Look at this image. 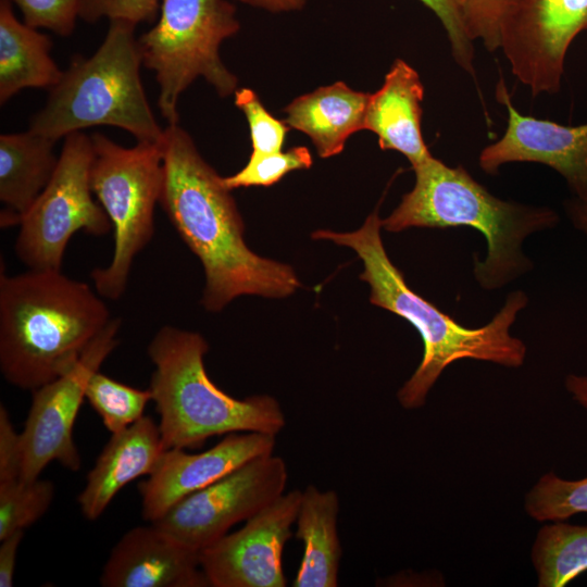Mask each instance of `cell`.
I'll return each mask as SVG.
<instances>
[{
	"instance_id": "cell-25",
	"label": "cell",
	"mask_w": 587,
	"mask_h": 587,
	"mask_svg": "<svg viewBox=\"0 0 587 587\" xmlns=\"http://www.w3.org/2000/svg\"><path fill=\"white\" fill-rule=\"evenodd\" d=\"M525 510L538 522L565 521L587 513V477L569 480L553 472L542 475L526 494Z\"/></svg>"
},
{
	"instance_id": "cell-14",
	"label": "cell",
	"mask_w": 587,
	"mask_h": 587,
	"mask_svg": "<svg viewBox=\"0 0 587 587\" xmlns=\"http://www.w3.org/2000/svg\"><path fill=\"white\" fill-rule=\"evenodd\" d=\"M496 97L507 108L508 124L502 137L480 151L483 172L495 175L508 163H540L558 172L574 197L587 202V123L570 126L523 115L502 82Z\"/></svg>"
},
{
	"instance_id": "cell-15",
	"label": "cell",
	"mask_w": 587,
	"mask_h": 587,
	"mask_svg": "<svg viewBox=\"0 0 587 587\" xmlns=\"http://www.w3.org/2000/svg\"><path fill=\"white\" fill-rule=\"evenodd\" d=\"M275 446L276 436L246 432L225 435L199 453L183 448L165 450L153 472L138 485L142 517L155 522L179 500L248 461L273 453Z\"/></svg>"
},
{
	"instance_id": "cell-10",
	"label": "cell",
	"mask_w": 587,
	"mask_h": 587,
	"mask_svg": "<svg viewBox=\"0 0 587 587\" xmlns=\"http://www.w3.org/2000/svg\"><path fill=\"white\" fill-rule=\"evenodd\" d=\"M287 480L283 458L261 455L179 500L153 524L199 552L280 497Z\"/></svg>"
},
{
	"instance_id": "cell-12",
	"label": "cell",
	"mask_w": 587,
	"mask_h": 587,
	"mask_svg": "<svg viewBox=\"0 0 587 587\" xmlns=\"http://www.w3.org/2000/svg\"><path fill=\"white\" fill-rule=\"evenodd\" d=\"M587 30V0H520L501 28L512 74L533 97L561 89L567 50Z\"/></svg>"
},
{
	"instance_id": "cell-18",
	"label": "cell",
	"mask_w": 587,
	"mask_h": 587,
	"mask_svg": "<svg viewBox=\"0 0 587 587\" xmlns=\"http://www.w3.org/2000/svg\"><path fill=\"white\" fill-rule=\"evenodd\" d=\"M423 99L424 85L416 70L396 59L382 87L370 95L364 115V129L377 136L379 148L400 152L412 167L433 155L421 129Z\"/></svg>"
},
{
	"instance_id": "cell-21",
	"label": "cell",
	"mask_w": 587,
	"mask_h": 587,
	"mask_svg": "<svg viewBox=\"0 0 587 587\" xmlns=\"http://www.w3.org/2000/svg\"><path fill=\"white\" fill-rule=\"evenodd\" d=\"M339 498L334 490L308 485L301 494L296 537L303 545L294 587H337L341 546L338 536Z\"/></svg>"
},
{
	"instance_id": "cell-36",
	"label": "cell",
	"mask_w": 587,
	"mask_h": 587,
	"mask_svg": "<svg viewBox=\"0 0 587 587\" xmlns=\"http://www.w3.org/2000/svg\"><path fill=\"white\" fill-rule=\"evenodd\" d=\"M564 208L573 226L587 236V202L573 197L564 202Z\"/></svg>"
},
{
	"instance_id": "cell-31",
	"label": "cell",
	"mask_w": 587,
	"mask_h": 587,
	"mask_svg": "<svg viewBox=\"0 0 587 587\" xmlns=\"http://www.w3.org/2000/svg\"><path fill=\"white\" fill-rule=\"evenodd\" d=\"M420 1L437 16L444 26L455 63L474 77V45L466 34L458 0Z\"/></svg>"
},
{
	"instance_id": "cell-19",
	"label": "cell",
	"mask_w": 587,
	"mask_h": 587,
	"mask_svg": "<svg viewBox=\"0 0 587 587\" xmlns=\"http://www.w3.org/2000/svg\"><path fill=\"white\" fill-rule=\"evenodd\" d=\"M370 95L336 82L295 98L284 108V121L305 134L321 158H330L344 150L352 134L364 129Z\"/></svg>"
},
{
	"instance_id": "cell-7",
	"label": "cell",
	"mask_w": 587,
	"mask_h": 587,
	"mask_svg": "<svg viewBox=\"0 0 587 587\" xmlns=\"http://www.w3.org/2000/svg\"><path fill=\"white\" fill-rule=\"evenodd\" d=\"M160 18L138 38L142 65L155 74L158 107L167 125L178 124L180 95L198 77L222 98L238 89L220 57L222 42L237 34L236 8L227 0H162Z\"/></svg>"
},
{
	"instance_id": "cell-11",
	"label": "cell",
	"mask_w": 587,
	"mask_h": 587,
	"mask_svg": "<svg viewBox=\"0 0 587 587\" xmlns=\"http://www.w3.org/2000/svg\"><path fill=\"white\" fill-rule=\"evenodd\" d=\"M120 326L121 320L112 319L70 371L32 391V403L20 434L22 482L39 478L53 461L73 472L80 469L74 424L90 377L118 345Z\"/></svg>"
},
{
	"instance_id": "cell-26",
	"label": "cell",
	"mask_w": 587,
	"mask_h": 587,
	"mask_svg": "<svg viewBox=\"0 0 587 587\" xmlns=\"http://www.w3.org/2000/svg\"><path fill=\"white\" fill-rule=\"evenodd\" d=\"M53 497L54 485L50 480L0 482V540L37 522L48 511Z\"/></svg>"
},
{
	"instance_id": "cell-35",
	"label": "cell",
	"mask_w": 587,
	"mask_h": 587,
	"mask_svg": "<svg viewBox=\"0 0 587 587\" xmlns=\"http://www.w3.org/2000/svg\"><path fill=\"white\" fill-rule=\"evenodd\" d=\"M247 5L265 10L271 13H288L300 11L308 0H238Z\"/></svg>"
},
{
	"instance_id": "cell-30",
	"label": "cell",
	"mask_w": 587,
	"mask_h": 587,
	"mask_svg": "<svg viewBox=\"0 0 587 587\" xmlns=\"http://www.w3.org/2000/svg\"><path fill=\"white\" fill-rule=\"evenodd\" d=\"M34 28H46L60 36H70L79 17L80 0H8Z\"/></svg>"
},
{
	"instance_id": "cell-1",
	"label": "cell",
	"mask_w": 587,
	"mask_h": 587,
	"mask_svg": "<svg viewBox=\"0 0 587 587\" xmlns=\"http://www.w3.org/2000/svg\"><path fill=\"white\" fill-rule=\"evenodd\" d=\"M161 148L159 203L203 266L201 303L207 311H222L239 296L284 298L301 287L291 266L262 258L246 245L232 190L179 124L164 128Z\"/></svg>"
},
{
	"instance_id": "cell-27",
	"label": "cell",
	"mask_w": 587,
	"mask_h": 587,
	"mask_svg": "<svg viewBox=\"0 0 587 587\" xmlns=\"http://www.w3.org/2000/svg\"><path fill=\"white\" fill-rule=\"evenodd\" d=\"M312 163V154L303 146L270 154L251 153L240 171L222 177V182L229 190L252 186L267 187L279 182L289 172L310 168Z\"/></svg>"
},
{
	"instance_id": "cell-24",
	"label": "cell",
	"mask_w": 587,
	"mask_h": 587,
	"mask_svg": "<svg viewBox=\"0 0 587 587\" xmlns=\"http://www.w3.org/2000/svg\"><path fill=\"white\" fill-rule=\"evenodd\" d=\"M85 397L104 427L115 434L143 416L152 392L149 388H134L97 371L87 384Z\"/></svg>"
},
{
	"instance_id": "cell-17",
	"label": "cell",
	"mask_w": 587,
	"mask_h": 587,
	"mask_svg": "<svg viewBox=\"0 0 587 587\" xmlns=\"http://www.w3.org/2000/svg\"><path fill=\"white\" fill-rule=\"evenodd\" d=\"M164 451L160 427L150 416L112 434L77 497L82 514L99 519L122 488L153 472Z\"/></svg>"
},
{
	"instance_id": "cell-32",
	"label": "cell",
	"mask_w": 587,
	"mask_h": 587,
	"mask_svg": "<svg viewBox=\"0 0 587 587\" xmlns=\"http://www.w3.org/2000/svg\"><path fill=\"white\" fill-rule=\"evenodd\" d=\"M162 0H80L79 18L96 23L101 18L122 20L135 25L153 22Z\"/></svg>"
},
{
	"instance_id": "cell-34",
	"label": "cell",
	"mask_w": 587,
	"mask_h": 587,
	"mask_svg": "<svg viewBox=\"0 0 587 587\" xmlns=\"http://www.w3.org/2000/svg\"><path fill=\"white\" fill-rule=\"evenodd\" d=\"M23 537L24 529H21L0 540V587L14 585L16 555Z\"/></svg>"
},
{
	"instance_id": "cell-2",
	"label": "cell",
	"mask_w": 587,
	"mask_h": 587,
	"mask_svg": "<svg viewBox=\"0 0 587 587\" xmlns=\"http://www.w3.org/2000/svg\"><path fill=\"white\" fill-rule=\"evenodd\" d=\"M382 228L376 208L354 232L320 229L312 238L330 240L354 250L364 266L360 278L370 285V302L404 319L420 333L424 348L421 363L397 392L402 408L423 407L438 377L458 360L487 361L505 367L523 365L526 346L512 336L510 329L528 303L524 291L510 292L487 324L463 326L408 286L385 250Z\"/></svg>"
},
{
	"instance_id": "cell-13",
	"label": "cell",
	"mask_w": 587,
	"mask_h": 587,
	"mask_svg": "<svg viewBox=\"0 0 587 587\" xmlns=\"http://www.w3.org/2000/svg\"><path fill=\"white\" fill-rule=\"evenodd\" d=\"M301 494L299 489L284 492L240 529L201 549L200 566L209 586L285 587L283 551L292 536Z\"/></svg>"
},
{
	"instance_id": "cell-29",
	"label": "cell",
	"mask_w": 587,
	"mask_h": 587,
	"mask_svg": "<svg viewBox=\"0 0 587 587\" xmlns=\"http://www.w3.org/2000/svg\"><path fill=\"white\" fill-rule=\"evenodd\" d=\"M520 0H458L467 36L480 40L486 50L500 48L501 28Z\"/></svg>"
},
{
	"instance_id": "cell-4",
	"label": "cell",
	"mask_w": 587,
	"mask_h": 587,
	"mask_svg": "<svg viewBox=\"0 0 587 587\" xmlns=\"http://www.w3.org/2000/svg\"><path fill=\"white\" fill-rule=\"evenodd\" d=\"M413 188L382 220L383 228L400 233L411 227L469 226L487 242L484 260H474L473 274L486 290L500 289L533 268L523 251L524 240L558 225L549 207L502 200L494 196L462 166H448L430 157L412 167Z\"/></svg>"
},
{
	"instance_id": "cell-28",
	"label": "cell",
	"mask_w": 587,
	"mask_h": 587,
	"mask_svg": "<svg viewBox=\"0 0 587 587\" xmlns=\"http://www.w3.org/2000/svg\"><path fill=\"white\" fill-rule=\"evenodd\" d=\"M234 96L235 105L243 113L249 126L252 153L280 152L289 129L285 121L273 116L250 88H239Z\"/></svg>"
},
{
	"instance_id": "cell-6",
	"label": "cell",
	"mask_w": 587,
	"mask_h": 587,
	"mask_svg": "<svg viewBox=\"0 0 587 587\" xmlns=\"http://www.w3.org/2000/svg\"><path fill=\"white\" fill-rule=\"evenodd\" d=\"M135 27L127 21H110L98 50L89 58L73 59L28 130L58 141L84 128L108 125L130 133L138 142L161 143L164 128L140 79Z\"/></svg>"
},
{
	"instance_id": "cell-33",
	"label": "cell",
	"mask_w": 587,
	"mask_h": 587,
	"mask_svg": "<svg viewBox=\"0 0 587 587\" xmlns=\"http://www.w3.org/2000/svg\"><path fill=\"white\" fill-rule=\"evenodd\" d=\"M22 464L21 437L7 408L0 405V482L20 478Z\"/></svg>"
},
{
	"instance_id": "cell-23",
	"label": "cell",
	"mask_w": 587,
	"mask_h": 587,
	"mask_svg": "<svg viewBox=\"0 0 587 587\" xmlns=\"http://www.w3.org/2000/svg\"><path fill=\"white\" fill-rule=\"evenodd\" d=\"M539 587H563L587 571V526L554 521L542 526L532 549Z\"/></svg>"
},
{
	"instance_id": "cell-3",
	"label": "cell",
	"mask_w": 587,
	"mask_h": 587,
	"mask_svg": "<svg viewBox=\"0 0 587 587\" xmlns=\"http://www.w3.org/2000/svg\"><path fill=\"white\" fill-rule=\"evenodd\" d=\"M112 317L88 284L61 270L0 277V371L23 390L70 371Z\"/></svg>"
},
{
	"instance_id": "cell-16",
	"label": "cell",
	"mask_w": 587,
	"mask_h": 587,
	"mask_svg": "<svg viewBox=\"0 0 587 587\" xmlns=\"http://www.w3.org/2000/svg\"><path fill=\"white\" fill-rule=\"evenodd\" d=\"M103 587H207L199 552L151 523L126 532L100 575Z\"/></svg>"
},
{
	"instance_id": "cell-37",
	"label": "cell",
	"mask_w": 587,
	"mask_h": 587,
	"mask_svg": "<svg viewBox=\"0 0 587 587\" xmlns=\"http://www.w3.org/2000/svg\"><path fill=\"white\" fill-rule=\"evenodd\" d=\"M564 385L572 398L587 411V375L569 374Z\"/></svg>"
},
{
	"instance_id": "cell-9",
	"label": "cell",
	"mask_w": 587,
	"mask_h": 587,
	"mask_svg": "<svg viewBox=\"0 0 587 587\" xmlns=\"http://www.w3.org/2000/svg\"><path fill=\"white\" fill-rule=\"evenodd\" d=\"M92 159L91 136L74 132L64 137L50 182L20 221L15 252L29 270H61L74 234L83 230L102 236L113 229L105 211L92 198Z\"/></svg>"
},
{
	"instance_id": "cell-20",
	"label": "cell",
	"mask_w": 587,
	"mask_h": 587,
	"mask_svg": "<svg viewBox=\"0 0 587 587\" xmlns=\"http://www.w3.org/2000/svg\"><path fill=\"white\" fill-rule=\"evenodd\" d=\"M55 142L30 130L0 136V200L7 208L1 226L20 223L50 182L59 160Z\"/></svg>"
},
{
	"instance_id": "cell-22",
	"label": "cell",
	"mask_w": 587,
	"mask_h": 587,
	"mask_svg": "<svg viewBox=\"0 0 587 587\" xmlns=\"http://www.w3.org/2000/svg\"><path fill=\"white\" fill-rule=\"evenodd\" d=\"M12 3L0 0V103L24 88L54 87L63 72L51 58L49 36L21 22Z\"/></svg>"
},
{
	"instance_id": "cell-8",
	"label": "cell",
	"mask_w": 587,
	"mask_h": 587,
	"mask_svg": "<svg viewBox=\"0 0 587 587\" xmlns=\"http://www.w3.org/2000/svg\"><path fill=\"white\" fill-rule=\"evenodd\" d=\"M90 185L114 232V252L107 267L91 272L99 296L117 300L127 287L136 255L154 234V208L163 179L161 143L125 148L102 134L91 136Z\"/></svg>"
},
{
	"instance_id": "cell-5",
	"label": "cell",
	"mask_w": 587,
	"mask_h": 587,
	"mask_svg": "<svg viewBox=\"0 0 587 587\" xmlns=\"http://www.w3.org/2000/svg\"><path fill=\"white\" fill-rule=\"evenodd\" d=\"M208 350L200 334L171 325L161 327L148 346L154 364L149 389L165 450L199 447L232 433L277 436L286 426L278 401L268 395L237 399L218 388L205 371Z\"/></svg>"
}]
</instances>
